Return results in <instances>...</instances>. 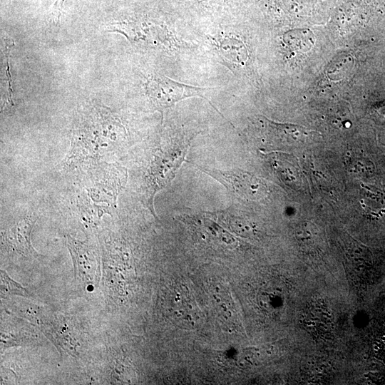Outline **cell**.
Masks as SVG:
<instances>
[{
	"label": "cell",
	"mask_w": 385,
	"mask_h": 385,
	"mask_svg": "<svg viewBox=\"0 0 385 385\" xmlns=\"http://www.w3.org/2000/svg\"><path fill=\"white\" fill-rule=\"evenodd\" d=\"M190 140L174 138L154 154L145 178L148 206L154 216L153 197L175 178L184 161Z\"/></svg>",
	"instance_id": "1"
},
{
	"label": "cell",
	"mask_w": 385,
	"mask_h": 385,
	"mask_svg": "<svg viewBox=\"0 0 385 385\" xmlns=\"http://www.w3.org/2000/svg\"><path fill=\"white\" fill-rule=\"evenodd\" d=\"M206 90L208 88L180 83L161 75L151 76L146 83L148 96L161 112L187 98H205L203 94Z\"/></svg>",
	"instance_id": "2"
},
{
	"label": "cell",
	"mask_w": 385,
	"mask_h": 385,
	"mask_svg": "<svg viewBox=\"0 0 385 385\" xmlns=\"http://www.w3.org/2000/svg\"><path fill=\"white\" fill-rule=\"evenodd\" d=\"M66 246L72 258L75 279L86 286L96 285L100 277V262L94 248L70 235L66 237Z\"/></svg>",
	"instance_id": "3"
},
{
	"label": "cell",
	"mask_w": 385,
	"mask_h": 385,
	"mask_svg": "<svg viewBox=\"0 0 385 385\" xmlns=\"http://www.w3.org/2000/svg\"><path fill=\"white\" fill-rule=\"evenodd\" d=\"M204 172L224 184L232 192L249 200H259L267 195V188L264 183L248 173L240 171Z\"/></svg>",
	"instance_id": "4"
},
{
	"label": "cell",
	"mask_w": 385,
	"mask_h": 385,
	"mask_svg": "<svg viewBox=\"0 0 385 385\" xmlns=\"http://www.w3.org/2000/svg\"><path fill=\"white\" fill-rule=\"evenodd\" d=\"M34 222L33 216L25 217L10 227L4 235L7 244L21 255L26 257L38 255L31 241V233Z\"/></svg>",
	"instance_id": "5"
},
{
	"label": "cell",
	"mask_w": 385,
	"mask_h": 385,
	"mask_svg": "<svg viewBox=\"0 0 385 385\" xmlns=\"http://www.w3.org/2000/svg\"><path fill=\"white\" fill-rule=\"evenodd\" d=\"M263 123L268 140L273 143H294L305 140L315 131L303 126L289 123H278L264 118Z\"/></svg>",
	"instance_id": "6"
},
{
	"label": "cell",
	"mask_w": 385,
	"mask_h": 385,
	"mask_svg": "<svg viewBox=\"0 0 385 385\" xmlns=\"http://www.w3.org/2000/svg\"><path fill=\"white\" fill-rule=\"evenodd\" d=\"M170 301V313L175 321L185 327H194L198 323V311L190 295L181 289H175Z\"/></svg>",
	"instance_id": "7"
},
{
	"label": "cell",
	"mask_w": 385,
	"mask_h": 385,
	"mask_svg": "<svg viewBox=\"0 0 385 385\" xmlns=\"http://www.w3.org/2000/svg\"><path fill=\"white\" fill-rule=\"evenodd\" d=\"M113 27V31L121 32L134 41L141 40L152 43L155 41L157 36L162 37L158 33L164 31L158 25L147 21L118 23Z\"/></svg>",
	"instance_id": "8"
},
{
	"label": "cell",
	"mask_w": 385,
	"mask_h": 385,
	"mask_svg": "<svg viewBox=\"0 0 385 385\" xmlns=\"http://www.w3.org/2000/svg\"><path fill=\"white\" fill-rule=\"evenodd\" d=\"M43 332L61 350H64L71 355H75L77 353V341L72 336V332L69 330L67 324L63 320L56 319L50 322L48 327L43 329Z\"/></svg>",
	"instance_id": "9"
},
{
	"label": "cell",
	"mask_w": 385,
	"mask_h": 385,
	"mask_svg": "<svg viewBox=\"0 0 385 385\" xmlns=\"http://www.w3.org/2000/svg\"><path fill=\"white\" fill-rule=\"evenodd\" d=\"M194 223L199 227L198 232L205 236V240L225 247L237 246V242L235 237L212 220L203 219Z\"/></svg>",
	"instance_id": "10"
},
{
	"label": "cell",
	"mask_w": 385,
	"mask_h": 385,
	"mask_svg": "<svg viewBox=\"0 0 385 385\" xmlns=\"http://www.w3.org/2000/svg\"><path fill=\"white\" fill-rule=\"evenodd\" d=\"M217 46L225 61L232 64L242 66L247 61L248 56L247 48L238 39L226 37L220 39Z\"/></svg>",
	"instance_id": "11"
},
{
	"label": "cell",
	"mask_w": 385,
	"mask_h": 385,
	"mask_svg": "<svg viewBox=\"0 0 385 385\" xmlns=\"http://www.w3.org/2000/svg\"><path fill=\"white\" fill-rule=\"evenodd\" d=\"M0 272V294L1 298L5 299L13 295L29 297V294L25 287L11 278L4 270H1Z\"/></svg>",
	"instance_id": "12"
},
{
	"label": "cell",
	"mask_w": 385,
	"mask_h": 385,
	"mask_svg": "<svg viewBox=\"0 0 385 385\" xmlns=\"http://www.w3.org/2000/svg\"><path fill=\"white\" fill-rule=\"evenodd\" d=\"M19 316L23 317L34 324H42L44 323L43 311L41 307L34 304H17L13 308Z\"/></svg>",
	"instance_id": "13"
}]
</instances>
